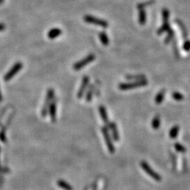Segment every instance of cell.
Returning <instances> with one entry per match:
<instances>
[{
	"mask_svg": "<svg viewBox=\"0 0 190 190\" xmlns=\"http://www.w3.org/2000/svg\"><path fill=\"white\" fill-rule=\"evenodd\" d=\"M54 90L52 88H49L47 91V95H46V97L44 102V104L42 108V111H41V114H42V117H46L48 113V110H49V107L51 104V103L54 99Z\"/></svg>",
	"mask_w": 190,
	"mask_h": 190,
	"instance_id": "1",
	"label": "cell"
},
{
	"mask_svg": "<svg viewBox=\"0 0 190 190\" xmlns=\"http://www.w3.org/2000/svg\"><path fill=\"white\" fill-rule=\"evenodd\" d=\"M148 82L146 80H143V81H139L132 82H128V83H120L119 84L118 88L121 90H131V89L137 88H141V87H144L147 85Z\"/></svg>",
	"mask_w": 190,
	"mask_h": 190,
	"instance_id": "2",
	"label": "cell"
},
{
	"mask_svg": "<svg viewBox=\"0 0 190 190\" xmlns=\"http://www.w3.org/2000/svg\"><path fill=\"white\" fill-rule=\"evenodd\" d=\"M102 132L104 137L105 143H106L107 149H108L110 154H113L115 152V147H114L113 141H112L111 137L110 135L108 127L104 126L102 127Z\"/></svg>",
	"mask_w": 190,
	"mask_h": 190,
	"instance_id": "3",
	"label": "cell"
},
{
	"mask_svg": "<svg viewBox=\"0 0 190 190\" xmlns=\"http://www.w3.org/2000/svg\"><path fill=\"white\" fill-rule=\"evenodd\" d=\"M23 63L20 61L16 63L14 65H13L10 70L6 73V75L4 76V81L5 82H8L9 81H11V79L13 78V77L15 76L17 73L20 71V70L22 69L23 68Z\"/></svg>",
	"mask_w": 190,
	"mask_h": 190,
	"instance_id": "4",
	"label": "cell"
},
{
	"mask_svg": "<svg viewBox=\"0 0 190 190\" xmlns=\"http://www.w3.org/2000/svg\"><path fill=\"white\" fill-rule=\"evenodd\" d=\"M95 58H96L95 55H94L93 54H90L88 55L85 58H84L83 59H82V60L77 61V62L75 63L73 66V69H74L75 70H76V71L82 69V68H83L84 66H86L87 65H88V64L92 62V61L95 59Z\"/></svg>",
	"mask_w": 190,
	"mask_h": 190,
	"instance_id": "5",
	"label": "cell"
},
{
	"mask_svg": "<svg viewBox=\"0 0 190 190\" xmlns=\"http://www.w3.org/2000/svg\"><path fill=\"white\" fill-rule=\"evenodd\" d=\"M84 21L88 23L94 24V25H96V26H99L102 27H107L109 26V23L106 20L100 19V18H96L90 15L84 16Z\"/></svg>",
	"mask_w": 190,
	"mask_h": 190,
	"instance_id": "6",
	"label": "cell"
},
{
	"mask_svg": "<svg viewBox=\"0 0 190 190\" xmlns=\"http://www.w3.org/2000/svg\"><path fill=\"white\" fill-rule=\"evenodd\" d=\"M141 166L143 168V170L148 174L150 177H152L153 179L156 181L160 182L161 180V177L157 173H156L153 169L151 168L147 163L146 161H142L141 162Z\"/></svg>",
	"mask_w": 190,
	"mask_h": 190,
	"instance_id": "7",
	"label": "cell"
},
{
	"mask_svg": "<svg viewBox=\"0 0 190 190\" xmlns=\"http://www.w3.org/2000/svg\"><path fill=\"white\" fill-rule=\"evenodd\" d=\"M89 82H90V77L88 76H84L82 77L81 87H80L79 90L77 93V98L78 99H82L83 96L87 91V88H88Z\"/></svg>",
	"mask_w": 190,
	"mask_h": 190,
	"instance_id": "8",
	"label": "cell"
},
{
	"mask_svg": "<svg viewBox=\"0 0 190 190\" xmlns=\"http://www.w3.org/2000/svg\"><path fill=\"white\" fill-rule=\"evenodd\" d=\"M48 112H49L50 118H51V120L52 123H55L56 120V114H57V102L56 99H53L52 101L51 104L49 107V110H48Z\"/></svg>",
	"mask_w": 190,
	"mask_h": 190,
	"instance_id": "9",
	"label": "cell"
},
{
	"mask_svg": "<svg viewBox=\"0 0 190 190\" xmlns=\"http://www.w3.org/2000/svg\"><path fill=\"white\" fill-rule=\"evenodd\" d=\"M13 116V114L10 116V117H9V118L8 119L7 121H6V124H4V126L2 128L1 131H0V140H1L2 142L5 143L6 142V130H7L9 124H10L11 120H12Z\"/></svg>",
	"mask_w": 190,
	"mask_h": 190,
	"instance_id": "10",
	"label": "cell"
},
{
	"mask_svg": "<svg viewBox=\"0 0 190 190\" xmlns=\"http://www.w3.org/2000/svg\"><path fill=\"white\" fill-rule=\"evenodd\" d=\"M108 128H109L110 130L111 131L112 137H113L114 141L118 142L119 139H120V136H119L118 127L116 123L114 122H110L108 124Z\"/></svg>",
	"mask_w": 190,
	"mask_h": 190,
	"instance_id": "11",
	"label": "cell"
},
{
	"mask_svg": "<svg viewBox=\"0 0 190 190\" xmlns=\"http://www.w3.org/2000/svg\"><path fill=\"white\" fill-rule=\"evenodd\" d=\"M99 113L101 118H102V120H103V122H104L106 125H108V124L109 123L108 113H107L106 108H105L104 106H102V105H101V106H99Z\"/></svg>",
	"mask_w": 190,
	"mask_h": 190,
	"instance_id": "12",
	"label": "cell"
},
{
	"mask_svg": "<svg viewBox=\"0 0 190 190\" xmlns=\"http://www.w3.org/2000/svg\"><path fill=\"white\" fill-rule=\"evenodd\" d=\"M62 33V30L61 29L58 28V27H54L50 30L47 33V37L51 40H53L56 38H58L59 36H60Z\"/></svg>",
	"mask_w": 190,
	"mask_h": 190,
	"instance_id": "13",
	"label": "cell"
},
{
	"mask_svg": "<svg viewBox=\"0 0 190 190\" xmlns=\"http://www.w3.org/2000/svg\"><path fill=\"white\" fill-rule=\"evenodd\" d=\"M95 89H96V84H92L89 87V89L87 90L86 95H85V100L88 103H90L91 101V99H92L93 95H94V93H95Z\"/></svg>",
	"mask_w": 190,
	"mask_h": 190,
	"instance_id": "14",
	"label": "cell"
},
{
	"mask_svg": "<svg viewBox=\"0 0 190 190\" xmlns=\"http://www.w3.org/2000/svg\"><path fill=\"white\" fill-rule=\"evenodd\" d=\"M57 185L63 190H73V187L71 185L64 180H59L57 181Z\"/></svg>",
	"mask_w": 190,
	"mask_h": 190,
	"instance_id": "15",
	"label": "cell"
},
{
	"mask_svg": "<svg viewBox=\"0 0 190 190\" xmlns=\"http://www.w3.org/2000/svg\"><path fill=\"white\" fill-rule=\"evenodd\" d=\"M99 38L100 39L101 42H102V44L104 45V46H107V45H109V40L108 35H107V34H106V32L102 31V32H101V33H99Z\"/></svg>",
	"mask_w": 190,
	"mask_h": 190,
	"instance_id": "16",
	"label": "cell"
},
{
	"mask_svg": "<svg viewBox=\"0 0 190 190\" xmlns=\"http://www.w3.org/2000/svg\"><path fill=\"white\" fill-rule=\"evenodd\" d=\"M165 93H166V91L164 90L160 91L159 93L157 94L156 96L155 97V102L156 104H160L163 102V101L165 97Z\"/></svg>",
	"mask_w": 190,
	"mask_h": 190,
	"instance_id": "17",
	"label": "cell"
},
{
	"mask_svg": "<svg viewBox=\"0 0 190 190\" xmlns=\"http://www.w3.org/2000/svg\"><path fill=\"white\" fill-rule=\"evenodd\" d=\"M179 131H180L179 126L175 125V126H174L171 128V130H170V132H169V136H170V138L175 139L177 137V134Z\"/></svg>",
	"mask_w": 190,
	"mask_h": 190,
	"instance_id": "18",
	"label": "cell"
},
{
	"mask_svg": "<svg viewBox=\"0 0 190 190\" xmlns=\"http://www.w3.org/2000/svg\"><path fill=\"white\" fill-rule=\"evenodd\" d=\"M139 22L141 25H144L146 22V13L143 9H139Z\"/></svg>",
	"mask_w": 190,
	"mask_h": 190,
	"instance_id": "19",
	"label": "cell"
},
{
	"mask_svg": "<svg viewBox=\"0 0 190 190\" xmlns=\"http://www.w3.org/2000/svg\"><path fill=\"white\" fill-rule=\"evenodd\" d=\"M160 125H161V119H160L159 116H156L152 120V127L155 130H157L160 127Z\"/></svg>",
	"mask_w": 190,
	"mask_h": 190,
	"instance_id": "20",
	"label": "cell"
},
{
	"mask_svg": "<svg viewBox=\"0 0 190 190\" xmlns=\"http://www.w3.org/2000/svg\"><path fill=\"white\" fill-rule=\"evenodd\" d=\"M126 78L127 80H134V81H143V80H145V75H127Z\"/></svg>",
	"mask_w": 190,
	"mask_h": 190,
	"instance_id": "21",
	"label": "cell"
},
{
	"mask_svg": "<svg viewBox=\"0 0 190 190\" xmlns=\"http://www.w3.org/2000/svg\"><path fill=\"white\" fill-rule=\"evenodd\" d=\"M174 146H175V149L178 152H181V153L186 152V148H185L183 145H182L181 144L175 143Z\"/></svg>",
	"mask_w": 190,
	"mask_h": 190,
	"instance_id": "22",
	"label": "cell"
},
{
	"mask_svg": "<svg viewBox=\"0 0 190 190\" xmlns=\"http://www.w3.org/2000/svg\"><path fill=\"white\" fill-rule=\"evenodd\" d=\"M172 97L177 101H181L184 99V96L179 92H173L172 94Z\"/></svg>",
	"mask_w": 190,
	"mask_h": 190,
	"instance_id": "23",
	"label": "cell"
},
{
	"mask_svg": "<svg viewBox=\"0 0 190 190\" xmlns=\"http://www.w3.org/2000/svg\"><path fill=\"white\" fill-rule=\"evenodd\" d=\"M153 3H154V1H149V2H144V3H142V4H138V6H137V8H138L139 9H143L144 7H145V6H149V5H151V4H152Z\"/></svg>",
	"mask_w": 190,
	"mask_h": 190,
	"instance_id": "24",
	"label": "cell"
},
{
	"mask_svg": "<svg viewBox=\"0 0 190 190\" xmlns=\"http://www.w3.org/2000/svg\"><path fill=\"white\" fill-rule=\"evenodd\" d=\"M184 49L186 51H189L190 49V41H187L184 45Z\"/></svg>",
	"mask_w": 190,
	"mask_h": 190,
	"instance_id": "25",
	"label": "cell"
},
{
	"mask_svg": "<svg viewBox=\"0 0 190 190\" xmlns=\"http://www.w3.org/2000/svg\"><path fill=\"white\" fill-rule=\"evenodd\" d=\"M5 25L3 24V23H0V31H3L5 30Z\"/></svg>",
	"mask_w": 190,
	"mask_h": 190,
	"instance_id": "26",
	"label": "cell"
},
{
	"mask_svg": "<svg viewBox=\"0 0 190 190\" xmlns=\"http://www.w3.org/2000/svg\"><path fill=\"white\" fill-rule=\"evenodd\" d=\"M2 101V95L1 91H0V102H1Z\"/></svg>",
	"mask_w": 190,
	"mask_h": 190,
	"instance_id": "27",
	"label": "cell"
},
{
	"mask_svg": "<svg viewBox=\"0 0 190 190\" xmlns=\"http://www.w3.org/2000/svg\"><path fill=\"white\" fill-rule=\"evenodd\" d=\"M4 1V0H0V4H2V3H3Z\"/></svg>",
	"mask_w": 190,
	"mask_h": 190,
	"instance_id": "28",
	"label": "cell"
}]
</instances>
